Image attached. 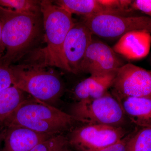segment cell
Listing matches in <instances>:
<instances>
[{"label": "cell", "instance_id": "obj_1", "mask_svg": "<svg viewBox=\"0 0 151 151\" xmlns=\"http://www.w3.org/2000/svg\"><path fill=\"white\" fill-rule=\"evenodd\" d=\"M78 122L71 114L52 105L27 99L9 117L5 127H24L40 134L56 135L70 131Z\"/></svg>", "mask_w": 151, "mask_h": 151}, {"label": "cell", "instance_id": "obj_2", "mask_svg": "<svg viewBox=\"0 0 151 151\" xmlns=\"http://www.w3.org/2000/svg\"><path fill=\"white\" fill-rule=\"evenodd\" d=\"M43 16L46 46L38 52L35 63L46 67L55 66L69 72L63 52V45L68 33L75 23L72 15L50 1H40Z\"/></svg>", "mask_w": 151, "mask_h": 151}, {"label": "cell", "instance_id": "obj_3", "mask_svg": "<svg viewBox=\"0 0 151 151\" xmlns=\"http://www.w3.org/2000/svg\"><path fill=\"white\" fill-rule=\"evenodd\" d=\"M39 15L17 12L0 7L2 22V37L5 48L0 60L11 66L21 57L37 37L39 30Z\"/></svg>", "mask_w": 151, "mask_h": 151}, {"label": "cell", "instance_id": "obj_4", "mask_svg": "<svg viewBox=\"0 0 151 151\" xmlns=\"http://www.w3.org/2000/svg\"><path fill=\"white\" fill-rule=\"evenodd\" d=\"M13 86L30 94L36 100L51 105L59 100L64 92L59 76L45 67L31 63L12 66Z\"/></svg>", "mask_w": 151, "mask_h": 151}, {"label": "cell", "instance_id": "obj_5", "mask_svg": "<svg viewBox=\"0 0 151 151\" xmlns=\"http://www.w3.org/2000/svg\"><path fill=\"white\" fill-rule=\"evenodd\" d=\"M70 114L83 124L116 127H121L126 118L119 100L109 92L99 98L76 102Z\"/></svg>", "mask_w": 151, "mask_h": 151}, {"label": "cell", "instance_id": "obj_6", "mask_svg": "<svg viewBox=\"0 0 151 151\" xmlns=\"http://www.w3.org/2000/svg\"><path fill=\"white\" fill-rule=\"evenodd\" d=\"M82 22L93 35L106 39L119 40L134 31H145L151 35V18L147 16L98 15L84 17Z\"/></svg>", "mask_w": 151, "mask_h": 151}, {"label": "cell", "instance_id": "obj_7", "mask_svg": "<svg viewBox=\"0 0 151 151\" xmlns=\"http://www.w3.org/2000/svg\"><path fill=\"white\" fill-rule=\"evenodd\" d=\"M122 127L86 124L70 130L67 137L77 151H90L117 142L127 135Z\"/></svg>", "mask_w": 151, "mask_h": 151}, {"label": "cell", "instance_id": "obj_8", "mask_svg": "<svg viewBox=\"0 0 151 151\" xmlns=\"http://www.w3.org/2000/svg\"><path fill=\"white\" fill-rule=\"evenodd\" d=\"M111 89L116 96L151 98V70L126 63L116 71Z\"/></svg>", "mask_w": 151, "mask_h": 151}, {"label": "cell", "instance_id": "obj_9", "mask_svg": "<svg viewBox=\"0 0 151 151\" xmlns=\"http://www.w3.org/2000/svg\"><path fill=\"white\" fill-rule=\"evenodd\" d=\"M125 64L113 48L93 37L81 63L80 72L94 76L105 75L116 72Z\"/></svg>", "mask_w": 151, "mask_h": 151}, {"label": "cell", "instance_id": "obj_10", "mask_svg": "<svg viewBox=\"0 0 151 151\" xmlns=\"http://www.w3.org/2000/svg\"><path fill=\"white\" fill-rule=\"evenodd\" d=\"M93 35L83 22L75 23L68 33L63 52L69 72L80 73L81 63L92 42Z\"/></svg>", "mask_w": 151, "mask_h": 151}, {"label": "cell", "instance_id": "obj_11", "mask_svg": "<svg viewBox=\"0 0 151 151\" xmlns=\"http://www.w3.org/2000/svg\"><path fill=\"white\" fill-rule=\"evenodd\" d=\"M54 136L40 134L24 127H7L1 151H30L40 143Z\"/></svg>", "mask_w": 151, "mask_h": 151}, {"label": "cell", "instance_id": "obj_12", "mask_svg": "<svg viewBox=\"0 0 151 151\" xmlns=\"http://www.w3.org/2000/svg\"><path fill=\"white\" fill-rule=\"evenodd\" d=\"M150 35L145 31L131 32L120 38L113 49L127 59H140L148 53L151 42Z\"/></svg>", "mask_w": 151, "mask_h": 151}, {"label": "cell", "instance_id": "obj_13", "mask_svg": "<svg viewBox=\"0 0 151 151\" xmlns=\"http://www.w3.org/2000/svg\"><path fill=\"white\" fill-rule=\"evenodd\" d=\"M113 95L132 123L139 128L151 127V98Z\"/></svg>", "mask_w": 151, "mask_h": 151}, {"label": "cell", "instance_id": "obj_14", "mask_svg": "<svg viewBox=\"0 0 151 151\" xmlns=\"http://www.w3.org/2000/svg\"><path fill=\"white\" fill-rule=\"evenodd\" d=\"M116 71L105 75L91 76L78 83L73 89L74 97L78 101L102 97L113 85Z\"/></svg>", "mask_w": 151, "mask_h": 151}, {"label": "cell", "instance_id": "obj_15", "mask_svg": "<svg viewBox=\"0 0 151 151\" xmlns=\"http://www.w3.org/2000/svg\"><path fill=\"white\" fill-rule=\"evenodd\" d=\"M55 3L71 15L76 14L84 17L102 14L124 15L123 11L108 8L99 0H58L55 1Z\"/></svg>", "mask_w": 151, "mask_h": 151}, {"label": "cell", "instance_id": "obj_16", "mask_svg": "<svg viewBox=\"0 0 151 151\" xmlns=\"http://www.w3.org/2000/svg\"><path fill=\"white\" fill-rule=\"evenodd\" d=\"M24 92L14 86L0 92V129H6L7 119L26 100Z\"/></svg>", "mask_w": 151, "mask_h": 151}, {"label": "cell", "instance_id": "obj_17", "mask_svg": "<svg viewBox=\"0 0 151 151\" xmlns=\"http://www.w3.org/2000/svg\"><path fill=\"white\" fill-rule=\"evenodd\" d=\"M126 151H151V127L139 128L132 132Z\"/></svg>", "mask_w": 151, "mask_h": 151}, {"label": "cell", "instance_id": "obj_18", "mask_svg": "<svg viewBox=\"0 0 151 151\" xmlns=\"http://www.w3.org/2000/svg\"><path fill=\"white\" fill-rule=\"evenodd\" d=\"M1 8L22 13L40 15V1L33 0H0Z\"/></svg>", "mask_w": 151, "mask_h": 151}, {"label": "cell", "instance_id": "obj_19", "mask_svg": "<svg viewBox=\"0 0 151 151\" xmlns=\"http://www.w3.org/2000/svg\"><path fill=\"white\" fill-rule=\"evenodd\" d=\"M72 149L67 137L62 134L40 143L30 151H73Z\"/></svg>", "mask_w": 151, "mask_h": 151}, {"label": "cell", "instance_id": "obj_20", "mask_svg": "<svg viewBox=\"0 0 151 151\" xmlns=\"http://www.w3.org/2000/svg\"><path fill=\"white\" fill-rule=\"evenodd\" d=\"M14 77L11 66L0 63V92L13 86Z\"/></svg>", "mask_w": 151, "mask_h": 151}, {"label": "cell", "instance_id": "obj_21", "mask_svg": "<svg viewBox=\"0 0 151 151\" xmlns=\"http://www.w3.org/2000/svg\"><path fill=\"white\" fill-rule=\"evenodd\" d=\"M131 8L134 11H139L151 18V0L132 1Z\"/></svg>", "mask_w": 151, "mask_h": 151}, {"label": "cell", "instance_id": "obj_22", "mask_svg": "<svg viewBox=\"0 0 151 151\" xmlns=\"http://www.w3.org/2000/svg\"><path fill=\"white\" fill-rule=\"evenodd\" d=\"M131 133L127 134L120 141L110 145L102 148L90 151H126L127 143L131 136Z\"/></svg>", "mask_w": 151, "mask_h": 151}, {"label": "cell", "instance_id": "obj_23", "mask_svg": "<svg viewBox=\"0 0 151 151\" xmlns=\"http://www.w3.org/2000/svg\"><path fill=\"white\" fill-rule=\"evenodd\" d=\"M2 22L0 17V60L4 55L5 52V48L4 46L2 37Z\"/></svg>", "mask_w": 151, "mask_h": 151}, {"label": "cell", "instance_id": "obj_24", "mask_svg": "<svg viewBox=\"0 0 151 151\" xmlns=\"http://www.w3.org/2000/svg\"><path fill=\"white\" fill-rule=\"evenodd\" d=\"M6 129H0V144L4 141V137L5 132Z\"/></svg>", "mask_w": 151, "mask_h": 151}, {"label": "cell", "instance_id": "obj_25", "mask_svg": "<svg viewBox=\"0 0 151 151\" xmlns=\"http://www.w3.org/2000/svg\"><path fill=\"white\" fill-rule=\"evenodd\" d=\"M150 62L151 64V55L150 57Z\"/></svg>", "mask_w": 151, "mask_h": 151}, {"label": "cell", "instance_id": "obj_26", "mask_svg": "<svg viewBox=\"0 0 151 151\" xmlns=\"http://www.w3.org/2000/svg\"><path fill=\"white\" fill-rule=\"evenodd\" d=\"M0 63H1V60H0Z\"/></svg>", "mask_w": 151, "mask_h": 151}]
</instances>
